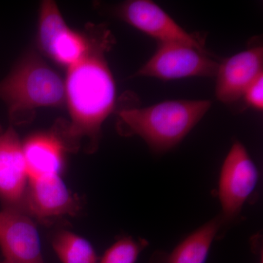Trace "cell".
<instances>
[{"label": "cell", "mask_w": 263, "mask_h": 263, "mask_svg": "<svg viewBox=\"0 0 263 263\" xmlns=\"http://www.w3.org/2000/svg\"><path fill=\"white\" fill-rule=\"evenodd\" d=\"M87 29L89 49L80 61L68 67L65 81L70 122L53 133L66 151L79 149L85 139L86 150L92 153L98 149L104 122L115 108V81L105 58L115 39L103 24L89 25Z\"/></svg>", "instance_id": "obj_1"}, {"label": "cell", "mask_w": 263, "mask_h": 263, "mask_svg": "<svg viewBox=\"0 0 263 263\" xmlns=\"http://www.w3.org/2000/svg\"><path fill=\"white\" fill-rule=\"evenodd\" d=\"M212 105L211 100H179L124 108L117 112L118 131L124 136H139L151 150L164 153L187 136Z\"/></svg>", "instance_id": "obj_2"}, {"label": "cell", "mask_w": 263, "mask_h": 263, "mask_svg": "<svg viewBox=\"0 0 263 263\" xmlns=\"http://www.w3.org/2000/svg\"><path fill=\"white\" fill-rule=\"evenodd\" d=\"M0 100L6 105L12 124H26L36 109L62 105L65 82L40 57L29 53L0 81Z\"/></svg>", "instance_id": "obj_3"}, {"label": "cell", "mask_w": 263, "mask_h": 263, "mask_svg": "<svg viewBox=\"0 0 263 263\" xmlns=\"http://www.w3.org/2000/svg\"><path fill=\"white\" fill-rule=\"evenodd\" d=\"M219 64L210 52H202L183 43H159L155 53L133 77H152L162 81L216 77Z\"/></svg>", "instance_id": "obj_4"}, {"label": "cell", "mask_w": 263, "mask_h": 263, "mask_svg": "<svg viewBox=\"0 0 263 263\" xmlns=\"http://www.w3.org/2000/svg\"><path fill=\"white\" fill-rule=\"evenodd\" d=\"M258 179V171L247 148L235 141L224 159L219 176L218 194L224 222L239 214L254 193Z\"/></svg>", "instance_id": "obj_5"}, {"label": "cell", "mask_w": 263, "mask_h": 263, "mask_svg": "<svg viewBox=\"0 0 263 263\" xmlns=\"http://www.w3.org/2000/svg\"><path fill=\"white\" fill-rule=\"evenodd\" d=\"M38 41L48 56L67 67L80 61L89 47L87 32L84 35L71 29L53 1L41 5Z\"/></svg>", "instance_id": "obj_6"}, {"label": "cell", "mask_w": 263, "mask_h": 263, "mask_svg": "<svg viewBox=\"0 0 263 263\" xmlns=\"http://www.w3.org/2000/svg\"><path fill=\"white\" fill-rule=\"evenodd\" d=\"M117 14L129 25L155 38L159 43H183L202 52H209L201 36L186 32L159 5L150 0L126 2L119 7Z\"/></svg>", "instance_id": "obj_7"}, {"label": "cell", "mask_w": 263, "mask_h": 263, "mask_svg": "<svg viewBox=\"0 0 263 263\" xmlns=\"http://www.w3.org/2000/svg\"><path fill=\"white\" fill-rule=\"evenodd\" d=\"M81 209L79 197L69 190L60 175L29 179L24 212L41 221L74 216Z\"/></svg>", "instance_id": "obj_8"}, {"label": "cell", "mask_w": 263, "mask_h": 263, "mask_svg": "<svg viewBox=\"0 0 263 263\" xmlns=\"http://www.w3.org/2000/svg\"><path fill=\"white\" fill-rule=\"evenodd\" d=\"M28 181L22 143L16 132L0 125V201L3 209L24 212Z\"/></svg>", "instance_id": "obj_9"}, {"label": "cell", "mask_w": 263, "mask_h": 263, "mask_svg": "<svg viewBox=\"0 0 263 263\" xmlns=\"http://www.w3.org/2000/svg\"><path fill=\"white\" fill-rule=\"evenodd\" d=\"M0 249L9 262L45 263L37 228L21 211L0 210Z\"/></svg>", "instance_id": "obj_10"}, {"label": "cell", "mask_w": 263, "mask_h": 263, "mask_svg": "<svg viewBox=\"0 0 263 263\" xmlns=\"http://www.w3.org/2000/svg\"><path fill=\"white\" fill-rule=\"evenodd\" d=\"M262 46L248 48L220 62L216 73V97L224 104L243 98L249 85L263 73Z\"/></svg>", "instance_id": "obj_11"}, {"label": "cell", "mask_w": 263, "mask_h": 263, "mask_svg": "<svg viewBox=\"0 0 263 263\" xmlns=\"http://www.w3.org/2000/svg\"><path fill=\"white\" fill-rule=\"evenodd\" d=\"M22 148L29 180L61 174L66 150L54 133L31 136Z\"/></svg>", "instance_id": "obj_12"}, {"label": "cell", "mask_w": 263, "mask_h": 263, "mask_svg": "<svg viewBox=\"0 0 263 263\" xmlns=\"http://www.w3.org/2000/svg\"><path fill=\"white\" fill-rule=\"evenodd\" d=\"M223 224L220 216L200 227L167 254L164 263H205L213 241Z\"/></svg>", "instance_id": "obj_13"}, {"label": "cell", "mask_w": 263, "mask_h": 263, "mask_svg": "<svg viewBox=\"0 0 263 263\" xmlns=\"http://www.w3.org/2000/svg\"><path fill=\"white\" fill-rule=\"evenodd\" d=\"M52 246L62 263L98 262L96 252L89 240L72 232H59L52 240Z\"/></svg>", "instance_id": "obj_14"}, {"label": "cell", "mask_w": 263, "mask_h": 263, "mask_svg": "<svg viewBox=\"0 0 263 263\" xmlns=\"http://www.w3.org/2000/svg\"><path fill=\"white\" fill-rule=\"evenodd\" d=\"M146 246L145 240L123 237L105 251L98 263H136Z\"/></svg>", "instance_id": "obj_15"}, {"label": "cell", "mask_w": 263, "mask_h": 263, "mask_svg": "<svg viewBox=\"0 0 263 263\" xmlns=\"http://www.w3.org/2000/svg\"><path fill=\"white\" fill-rule=\"evenodd\" d=\"M243 100L249 107L262 111L263 110V73L249 85L243 95Z\"/></svg>", "instance_id": "obj_16"}, {"label": "cell", "mask_w": 263, "mask_h": 263, "mask_svg": "<svg viewBox=\"0 0 263 263\" xmlns=\"http://www.w3.org/2000/svg\"><path fill=\"white\" fill-rule=\"evenodd\" d=\"M0 263H14V262H9V261L5 260V259H4V260L1 261V262H0Z\"/></svg>", "instance_id": "obj_17"}, {"label": "cell", "mask_w": 263, "mask_h": 263, "mask_svg": "<svg viewBox=\"0 0 263 263\" xmlns=\"http://www.w3.org/2000/svg\"><path fill=\"white\" fill-rule=\"evenodd\" d=\"M261 263H262V262H261Z\"/></svg>", "instance_id": "obj_18"}]
</instances>
